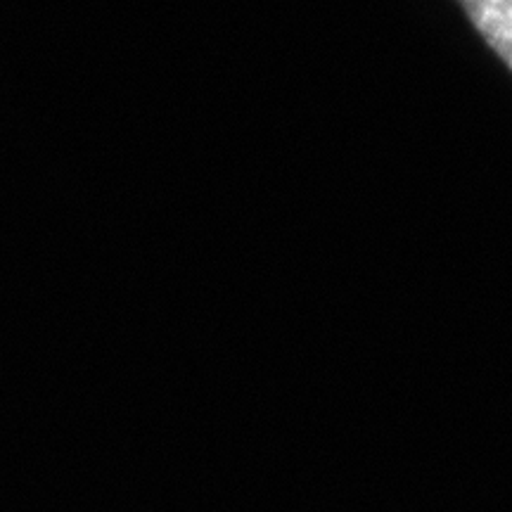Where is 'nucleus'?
<instances>
[{
	"instance_id": "f257e3e1",
	"label": "nucleus",
	"mask_w": 512,
	"mask_h": 512,
	"mask_svg": "<svg viewBox=\"0 0 512 512\" xmlns=\"http://www.w3.org/2000/svg\"><path fill=\"white\" fill-rule=\"evenodd\" d=\"M458 5L512 72V0H458Z\"/></svg>"
}]
</instances>
